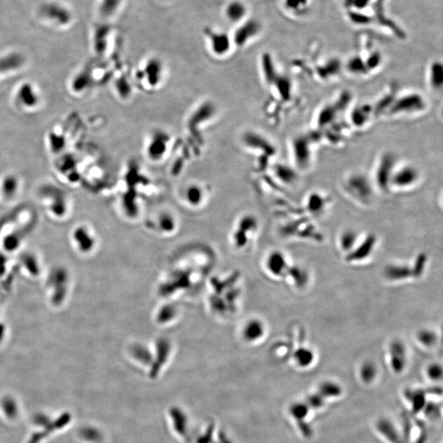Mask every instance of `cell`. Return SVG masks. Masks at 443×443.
Here are the masks:
<instances>
[{
    "label": "cell",
    "instance_id": "6da1fadb",
    "mask_svg": "<svg viewBox=\"0 0 443 443\" xmlns=\"http://www.w3.org/2000/svg\"><path fill=\"white\" fill-rule=\"evenodd\" d=\"M263 25L256 17H248L245 21L235 26L231 39L234 47L242 49L261 34Z\"/></svg>",
    "mask_w": 443,
    "mask_h": 443
},
{
    "label": "cell",
    "instance_id": "7a4b0ae2",
    "mask_svg": "<svg viewBox=\"0 0 443 443\" xmlns=\"http://www.w3.org/2000/svg\"><path fill=\"white\" fill-rule=\"evenodd\" d=\"M69 273L64 267H56L49 276L48 286L50 300L54 306H60L66 300L69 288Z\"/></svg>",
    "mask_w": 443,
    "mask_h": 443
},
{
    "label": "cell",
    "instance_id": "3957f363",
    "mask_svg": "<svg viewBox=\"0 0 443 443\" xmlns=\"http://www.w3.org/2000/svg\"><path fill=\"white\" fill-rule=\"evenodd\" d=\"M204 34L208 41L210 51L216 57L227 55L234 47L231 35L228 32L206 26Z\"/></svg>",
    "mask_w": 443,
    "mask_h": 443
},
{
    "label": "cell",
    "instance_id": "277c9868",
    "mask_svg": "<svg viewBox=\"0 0 443 443\" xmlns=\"http://www.w3.org/2000/svg\"><path fill=\"white\" fill-rule=\"evenodd\" d=\"M42 198L45 199L49 211L53 217L61 219L68 211V202L66 195L60 189L46 187L42 191Z\"/></svg>",
    "mask_w": 443,
    "mask_h": 443
},
{
    "label": "cell",
    "instance_id": "5b68a950",
    "mask_svg": "<svg viewBox=\"0 0 443 443\" xmlns=\"http://www.w3.org/2000/svg\"><path fill=\"white\" fill-rule=\"evenodd\" d=\"M15 100L18 105L25 110H33L41 104V96L30 81H24L17 87L15 92Z\"/></svg>",
    "mask_w": 443,
    "mask_h": 443
},
{
    "label": "cell",
    "instance_id": "8992f818",
    "mask_svg": "<svg viewBox=\"0 0 443 443\" xmlns=\"http://www.w3.org/2000/svg\"><path fill=\"white\" fill-rule=\"evenodd\" d=\"M424 99L418 94H411L399 98L392 102L390 112L392 114H412L424 110Z\"/></svg>",
    "mask_w": 443,
    "mask_h": 443
},
{
    "label": "cell",
    "instance_id": "52a82bcc",
    "mask_svg": "<svg viewBox=\"0 0 443 443\" xmlns=\"http://www.w3.org/2000/svg\"><path fill=\"white\" fill-rule=\"evenodd\" d=\"M420 173L414 166L405 165L394 168L391 176L390 187L398 189H408L418 183Z\"/></svg>",
    "mask_w": 443,
    "mask_h": 443
},
{
    "label": "cell",
    "instance_id": "ba28073f",
    "mask_svg": "<svg viewBox=\"0 0 443 443\" xmlns=\"http://www.w3.org/2000/svg\"><path fill=\"white\" fill-rule=\"evenodd\" d=\"M72 243L81 254H89L95 249L96 238L89 227L85 225H79L72 230Z\"/></svg>",
    "mask_w": 443,
    "mask_h": 443
},
{
    "label": "cell",
    "instance_id": "9c48e42d",
    "mask_svg": "<svg viewBox=\"0 0 443 443\" xmlns=\"http://www.w3.org/2000/svg\"><path fill=\"white\" fill-rule=\"evenodd\" d=\"M390 365L393 372L401 373L404 371L407 363V350L405 343L401 340H394L389 346Z\"/></svg>",
    "mask_w": 443,
    "mask_h": 443
},
{
    "label": "cell",
    "instance_id": "30bf717a",
    "mask_svg": "<svg viewBox=\"0 0 443 443\" xmlns=\"http://www.w3.org/2000/svg\"><path fill=\"white\" fill-rule=\"evenodd\" d=\"M223 15L229 23L237 26L249 17L248 6L242 0H230L225 5Z\"/></svg>",
    "mask_w": 443,
    "mask_h": 443
},
{
    "label": "cell",
    "instance_id": "8fae6325",
    "mask_svg": "<svg viewBox=\"0 0 443 443\" xmlns=\"http://www.w3.org/2000/svg\"><path fill=\"white\" fill-rule=\"evenodd\" d=\"M377 244V238L373 234H369L361 243L357 246L350 253L346 254V259L348 262H360L369 258L373 252Z\"/></svg>",
    "mask_w": 443,
    "mask_h": 443
},
{
    "label": "cell",
    "instance_id": "7c38bea8",
    "mask_svg": "<svg viewBox=\"0 0 443 443\" xmlns=\"http://www.w3.org/2000/svg\"><path fill=\"white\" fill-rule=\"evenodd\" d=\"M393 170L394 159L391 155H384L376 170V182L382 191H386L390 187L391 176Z\"/></svg>",
    "mask_w": 443,
    "mask_h": 443
},
{
    "label": "cell",
    "instance_id": "4fadbf2b",
    "mask_svg": "<svg viewBox=\"0 0 443 443\" xmlns=\"http://www.w3.org/2000/svg\"><path fill=\"white\" fill-rule=\"evenodd\" d=\"M266 267L268 271L275 277L286 276L290 264L287 262L286 255L281 251H273L266 260Z\"/></svg>",
    "mask_w": 443,
    "mask_h": 443
},
{
    "label": "cell",
    "instance_id": "5bb4252c",
    "mask_svg": "<svg viewBox=\"0 0 443 443\" xmlns=\"http://www.w3.org/2000/svg\"><path fill=\"white\" fill-rule=\"evenodd\" d=\"M384 276L392 282H401L416 278L413 266L401 263H391L384 269Z\"/></svg>",
    "mask_w": 443,
    "mask_h": 443
},
{
    "label": "cell",
    "instance_id": "9a60e30c",
    "mask_svg": "<svg viewBox=\"0 0 443 443\" xmlns=\"http://www.w3.org/2000/svg\"><path fill=\"white\" fill-rule=\"evenodd\" d=\"M293 154L296 163L301 168H306L310 163V150L309 140L305 137H297L293 142Z\"/></svg>",
    "mask_w": 443,
    "mask_h": 443
},
{
    "label": "cell",
    "instance_id": "2e32d148",
    "mask_svg": "<svg viewBox=\"0 0 443 443\" xmlns=\"http://www.w3.org/2000/svg\"><path fill=\"white\" fill-rule=\"evenodd\" d=\"M347 187L352 195L358 198L361 201L369 200L371 195V188L369 183L361 176H355L348 179Z\"/></svg>",
    "mask_w": 443,
    "mask_h": 443
},
{
    "label": "cell",
    "instance_id": "e0dca14e",
    "mask_svg": "<svg viewBox=\"0 0 443 443\" xmlns=\"http://www.w3.org/2000/svg\"><path fill=\"white\" fill-rule=\"evenodd\" d=\"M23 57L17 53H13L0 57V80L8 75L19 70L23 66Z\"/></svg>",
    "mask_w": 443,
    "mask_h": 443
},
{
    "label": "cell",
    "instance_id": "ac0fdd59",
    "mask_svg": "<svg viewBox=\"0 0 443 443\" xmlns=\"http://www.w3.org/2000/svg\"><path fill=\"white\" fill-rule=\"evenodd\" d=\"M309 409L310 408L306 405V402L295 403L290 408V415L295 419L297 424L301 428V432L305 436H310L311 434L310 427L308 425L306 421H305L307 417Z\"/></svg>",
    "mask_w": 443,
    "mask_h": 443
},
{
    "label": "cell",
    "instance_id": "d6986e66",
    "mask_svg": "<svg viewBox=\"0 0 443 443\" xmlns=\"http://www.w3.org/2000/svg\"><path fill=\"white\" fill-rule=\"evenodd\" d=\"M19 179L14 174H8L0 182V195L6 199H12L19 191Z\"/></svg>",
    "mask_w": 443,
    "mask_h": 443
},
{
    "label": "cell",
    "instance_id": "ffe728a7",
    "mask_svg": "<svg viewBox=\"0 0 443 443\" xmlns=\"http://www.w3.org/2000/svg\"><path fill=\"white\" fill-rule=\"evenodd\" d=\"M245 339L249 341H259L265 334V326L262 321L259 319H252L249 321L245 326Z\"/></svg>",
    "mask_w": 443,
    "mask_h": 443
},
{
    "label": "cell",
    "instance_id": "44dd1931",
    "mask_svg": "<svg viewBox=\"0 0 443 443\" xmlns=\"http://www.w3.org/2000/svg\"><path fill=\"white\" fill-rule=\"evenodd\" d=\"M377 429L385 438L392 443H403L401 441L400 435L397 428L390 420H381L377 422Z\"/></svg>",
    "mask_w": 443,
    "mask_h": 443
},
{
    "label": "cell",
    "instance_id": "7402d4cb",
    "mask_svg": "<svg viewBox=\"0 0 443 443\" xmlns=\"http://www.w3.org/2000/svg\"><path fill=\"white\" fill-rule=\"evenodd\" d=\"M282 6L286 13L299 17L306 14L310 7V0H282Z\"/></svg>",
    "mask_w": 443,
    "mask_h": 443
},
{
    "label": "cell",
    "instance_id": "603a6c76",
    "mask_svg": "<svg viewBox=\"0 0 443 443\" xmlns=\"http://www.w3.org/2000/svg\"><path fill=\"white\" fill-rule=\"evenodd\" d=\"M293 360L297 366L301 368H308L313 364L314 361V353L310 348L306 346H300L294 351Z\"/></svg>",
    "mask_w": 443,
    "mask_h": 443
},
{
    "label": "cell",
    "instance_id": "cb8c5ba5",
    "mask_svg": "<svg viewBox=\"0 0 443 443\" xmlns=\"http://www.w3.org/2000/svg\"><path fill=\"white\" fill-rule=\"evenodd\" d=\"M358 243V234L353 230H346L340 235L339 245L341 250L348 254Z\"/></svg>",
    "mask_w": 443,
    "mask_h": 443
},
{
    "label": "cell",
    "instance_id": "d4e9b609",
    "mask_svg": "<svg viewBox=\"0 0 443 443\" xmlns=\"http://www.w3.org/2000/svg\"><path fill=\"white\" fill-rule=\"evenodd\" d=\"M342 392L340 385L333 381H324L318 387V394L323 398H332L339 397Z\"/></svg>",
    "mask_w": 443,
    "mask_h": 443
},
{
    "label": "cell",
    "instance_id": "484cf974",
    "mask_svg": "<svg viewBox=\"0 0 443 443\" xmlns=\"http://www.w3.org/2000/svg\"><path fill=\"white\" fill-rule=\"evenodd\" d=\"M286 276H289L290 278H292L294 284L299 288L306 286L308 279H309L306 270H304L302 268L296 266V265H292V266L290 265Z\"/></svg>",
    "mask_w": 443,
    "mask_h": 443
},
{
    "label": "cell",
    "instance_id": "4316f807",
    "mask_svg": "<svg viewBox=\"0 0 443 443\" xmlns=\"http://www.w3.org/2000/svg\"><path fill=\"white\" fill-rule=\"evenodd\" d=\"M377 374V367L373 361H367L363 363L360 369V376L363 382L370 383L375 379Z\"/></svg>",
    "mask_w": 443,
    "mask_h": 443
},
{
    "label": "cell",
    "instance_id": "83f0119b",
    "mask_svg": "<svg viewBox=\"0 0 443 443\" xmlns=\"http://www.w3.org/2000/svg\"><path fill=\"white\" fill-rule=\"evenodd\" d=\"M442 65L439 62H434L429 69V81L434 90H441L442 86Z\"/></svg>",
    "mask_w": 443,
    "mask_h": 443
},
{
    "label": "cell",
    "instance_id": "f1b7e54d",
    "mask_svg": "<svg viewBox=\"0 0 443 443\" xmlns=\"http://www.w3.org/2000/svg\"><path fill=\"white\" fill-rule=\"evenodd\" d=\"M417 340L423 346L430 348L437 343V335L433 330L430 329H422L417 333Z\"/></svg>",
    "mask_w": 443,
    "mask_h": 443
},
{
    "label": "cell",
    "instance_id": "f546056e",
    "mask_svg": "<svg viewBox=\"0 0 443 443\" xmlns=\"http://www.w3.org/2000/svg\"><path fill=\"white\" fill-rule=\"evenodd\" d=\"M123 0H102L100 4V13L104 17H110L121 8Z\"/></svg>",
    "mask_w": 443,
    "mask_h": 443
},
{
    "label": "cell",
    "instance_id": "4dcf8cb0",
    "mask_svg": "<svg viewBox=\"0 0 443 443\" xmlns=\"http://www.w3.org/2000/svg\"><path fill=\"white\" fill-rule=\"evenodd\" d=\"M406 398L409 399L410 402L413 403V409L416 412L420 411L424 407V397L425 393L422 390H409L406 392Z\"/></svg>",
    "mask_w": 443,
    "mask_h": 443
},
{
    "label": "cell",
    "instance_id": "1f68e13d",
    "mask_svg": "<svg viewBox=\"0 0 443 443\" xmlns=\"http://www.w3.org/2000/svg\"><path fill=\"white\" fill-rule=\"evenodd\" d=\"M325 204H326V202L323 198L321 197L320 195L313 194L308 199L307 208L313 214H318L322 211V209L324 208Z\"/></svg>",
    "mask_w": 443,
    "mask_h": 443
},
{
    "label": "cell",
    "instance_id": "d6a6232c",
    "mask_svg": "<svg viewBox=\"0 0 443 443\" xmlns=\"http://www.w3.org/2000/svg\"><path fill=\"white\" fill-rule=\"evenodd\" d=\"M22 263L26 270L30 272L29 274H32L33 276H37L40 274L38 262L36 260V257L33 255H27L22 258Z\"/></svg>",
    "mask_w": 443,
    "mask_h": 443
},
{
    "label": "cell",
    "instance_id": "836d02e7",
    "mask_svg": "<svg viewBox=\"0 0 443 443\" xmlns=\"http://www.w3.org/2000/svg\"><path fill=\"white\" fill-rule=\"evenodd\" d=\"M366 68L365 66V62L363 61L360 57H355L350 58V61L348 62V68L349 71L354 73H361V72H364Z\"/></svg>",
    "mask_w": 443,
    "mask_h": 443
},
{
    "label": "cell",
    "instance_id": "e575fe53",
    "mask_svg": "<svg viewBox=\"0 0 443 443\" xmlns=\"http://www.w3.org/2000/svg\"><path fill=\"white\" fill-rule=\"evenodd\" d=\"M190 188L187 191V199L191 202V204H198L199 202V199H201L202 192L201 190L199 188V187L196 186H191L189 187Z\"/></svg>",
    "mask_w": 443,
    "mask_h": 443
},
{
    "label": "cell",
    "instance_id": "d590c367",
    "mask_svg": "<svg viewBox=\"0 0 443 443\" xmlns=\"http://www.w3.org/2000/svg\"><path fill=\"white\" fill-rule=\"evenodd\" d=\"M427 256L424 254L419 255L414 263L413 269L416 274V278H419L424 274V269L426 267Z\"/></svg>",
    "mask_w": 443,
    "mask_h": 443
},
{
    "label": "cell",
    "instance_id": "8d00e7d4",
    "mask_svg": "<svg viewBox=\"0 0 443 443\" xmlns=\"http://www.w3.org/2000/svg\"><path fill=\"white\" fill-rule=\"evenodd\" d=\"M324 400L325 399L321 397L318 393H315V394L310 395L308 397L306 404L309 406V408L319 409L324 404Z\"/></svg>",
    "mask_w": 443,
    "mask_h": 443
},
{
    "label": "cell",
    "instance_id": "74e56055",
    "mask_svg": "<svg viewBox=\"0 0 443 443\" xmlns=\"http://www.w3.org/2000/svg\"><path fill=\"white\" fill-rule=\"evenodd\" d=\"M427 374L430 379L437 381L441 379L442 375V369L438 364H431L427 368Z\"/></svg>",
    "mask_w": 443,
    "mask_h": 443
},
{
    "label": "cell",
    "instance_id": "f35d334b",
    "mask_svg": "<svg viewBox=\"0 0 443 443\" xmlns=\"http://www.w3.org/2000/svg\"><path fill=\"white\" fill-rule=\"evenodd\" d=\"M20 238L15 235H10L5 238L4 246L8 251H13L19 247Z\"/></svg>",
    "mask_w": 443,
    "mask_h": 443
},
{
    "label": "cell",
    "instance_id": "ab89813d",
    "mask_svg": "<svg viewBox=\"0 0 443 443\" xmlns=\"http://www.w3.org/2000/svg\"><path fill=\"white\" fill-rule=\"evenodd\" d=\"M325 109L322 111L320 116L321 124H328L329 122L333 121V119L335 117V112L333 110V108L331 107H327Z\"/></svg>",
    "mask_w": 443,
    "mask_h": 443
},
{
    "label": "cell",
    "instance_id": "60d3db41",
    "mask_svg": "<svg viewBox=\"0 0 443 443\" xmlns=\"http://www.w3.org/2000/svg\"><path fill=\"white\" fill-rule=\"evenodd\" d=\"M5 334H6V327L5 323L0 322V341L5 338Z\"/></svg>",
    "mask_w": 443,
    "mask_h": 443
},
{
    "label": "cell",
    "instance_id": "b9f144b4",
    "mask_svg": "<svg viewBox=\"0 0 443 443\" xmlns=\"http://www.w3.org/2000/svg\"><path fill=\"white\" fill-rule=\"evenodd\" d=\"M162 2H168V1H171V0H160Z\"/></svg>",
    "mask_w": 443,
    "mask_h": 443
}]
</instances>
